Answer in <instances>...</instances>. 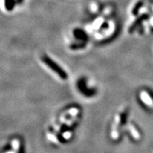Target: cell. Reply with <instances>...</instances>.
Segmentation results:
<instances>
[{
  "label": "cell",
  "instance_id": "6",
  "mask_svg": "<svg viewBox=\"0 0 153 153\" xmlns=\"http://www.w3.org/2000/svg\"><path fill=\"white\" fill-rule=\"evenodd\" d=\"M128 130H129V131L131 132V133L132 134V135H133V137H134V138L136 139V140H138L140 138L139 133H137V130L135 129V128L134 127L133 125L128 126Z\"/></svg>",
  "mask_w": 153,
  "mask_h": 153
},
{
  "label": "cell",
  "instance_id": "8",
  "mask_svg": "<svg viewBox=\"0 0 153 153\" xmlns=\"http://www.w3.org/2000/svg\"><path fill=\"white\" fill-rule=\"evenodd\" d=\"M79 109H78V108H71V109H70L69 111H68V114H69V115H70V116H77V114H78V113H79Z\"/></svg>",
  "mask_w": 153,
  "mask_h": 153
},
{
  "label": "cell",
  "instance_id": "2",
  "mask_svg": "<svg viewBox=\"0 0 153 153\" xmlns=\"http://www.w3.org/2000/svg\"><path fill=\"white\" fill-rule=\"evenodd\" d=\"M140 97L141 100H143L144 104H146L147 106L153 107V101L148 92H146L145 91H141L140 94Z\"/></svg>",
  "mask_w": 153,
  "mask_h": 153
},
{
  "label": "cell",
  "instance_id": "12",
  "mask_svg": "<svg viewBox=\"0 0 153 153\" xmlns=\"http://www.w3.org/2000/svg\"><path fill=\"white\" fill-rule=\"evenodd\" d=\"M119 137V133H118V130H112L111 131V137L114 140H117Z\"/></svg>",
  "mask_w": 153,
  "mask_h": 153
},
{
  "label": "cell",
  "instance_id": "18",
  "mask_svg": "<svg viewBox=\"0 0 153 153\" xmlns=\"http://www.w3.org/2000/svg\"><path fill=\"white\" fill-rule=\"evenodd\" d=\"M6 153H16V152H15V151L12 150V151H8V152H7Z\"/></svg>",
  "mask_w": 153,
  "mask_h": 153
},
{
  "label": "cell",
  "instance_id": "16",
  "mask_svg": "<svg viewBox=\"0 0 153 153\" xmlns=\"http://www.w3.org/2000/svg\"><path fill=\"white\" fill-rule=\"evenodd\" d=\"M60 126H57L55 127V131L57 132V133H58V132H60Z\"/></svg>",
  "mask_w": 153,
  "mask_h": 153
},
{
  "label": "cell",
  "instance_id": "15",
  "mask_svg": "<svg viewBox=\"0 0 153 153\" xmlns=\"http://www.w3.org/2000/svg\"><path fill=\"white\" fill-rule=\"evenodd\" d=\"M108 28V24L106 22H104V24H102V25L101 26V29H107Z\"/></svg>",
  "mask_w": 153,
  "mask_h": 153
},
{
  "label": "cell",
  "instance_id": "9",
  "mask_svg": "<svg viewBox=\"0 0 153 153\" xmlns=\"http://www.w3.org/2000/svg\"><path fill=\"white\" fill-rule=\"evenodd\" d=\"M47 136H48V138L51 141H52V142L55 143H58V142H59L58 139H57V137L55 136L54 134L48 133Z\"/></svg>",
  "mask_w": 153,
  "mask_h": 153
},
{
  "label": "cell",
  "instance_id": "7",
  "mask_svg": "<svg viewBox=\"0 0 153 153\" xmlns=\"http://www.w3.org/2000/svg\"><path fill=\"white\" fill-rule=\"evenodd\" d=\"M11 145H12L13 150L15 151L18 153L19 149H20V140L19 139H14L12 140V143H11Z\"/></svg>",
  "mask_w": 153,
  "mask_h": 153
},
{
  "label": "cell",
  "instance_id": "14",
  "mask_svg": "<svg viewBox=\"0 0 153 153\" xmlns=\"http://www.w3.org/2000/svg\"><path fill=\"white\" fill-rule=\"evenodd\" d=\"M76 119V116H72V118H70V120H67L66 124L67 126H71L72 123L75 121Z\"/></svg>",
  "mask_w": 153,
  "mask_h": 153
},
{
  "label": "cell",
  "instance_id": "4",
  "mask_svg": "<svg viewBox=\"0 0 153 153\" xmlns=\"http://www.w3.org/2000/svg\"><path fill=\"white\" fill-rule=\"evenodd\" d=\"M145 19H146V15H142V16H141L140 17H139L138 19H136V21H135V22L131 25V27H130V28H129L130 33H132V32H133L134 30L136 28L137 26H138V25L140 24V23L142 22L143 20H145Z\"/></svg>",
  "mask_w": 153,
  "mask_h": 153
},
{
  "label": "cell",
  "instance_id": "3",
  "mask_svg": "<svg viewBox=\"0 0 153 153\" xmlns=\"http://www.w3.org/2000/svg\"><path fill=\"white\" fill-rule=\"evenodd\" d=\"M73 34L76 37V38L80 40V41H87L88 36L87 35V33H86L83 30L80 29V28H76V29H74L73 31Z\"/></svg>",
  "mask_w": 153,
  "mask_h": 153
},
{
  "label": "cell",
  "instance_id": "13",
  "mask_svg": "<svg viewBox=\"0 0 153 153\" xmlns=\"http://www.w3.org/2000/svg\"><path fill=\"white\" fill-rule=\"evenodd\" d=\"M62 137H63V138L65 139V140L70 139V138H71V137H72V133L70 131L65 132V133H63Z\"/></svg>",
  "mask_w": 153,
  "mask_h": 153
},
{
  "label": "cell",
  "instance_id": "5",
  "mask_svg": "<svg viewBox=\"0 0 153 153\" xmlns=\"http://www.w3.org/2000/svg\"><path fill=\"white\" fill-rule=\"evenodd\" d=\"M16 2V0H4V5L6 9L9 11H12L14 8Z\"/></svg>",
  "mask_w": 153,
  "mask_h": 153
},
{
  "label": "cell",
  "instance_id": "10",
  "mask_svg": "<svg viewBox=\"0 0 153 153\" xmlns=\"http://www.w3.org/2000/svg\"><path fill=\"white\" fill-rule=\"evenodd\" d=\"M85 46V43H75L73 44V45H71V48L72 49H79V48H82Z\"/></svg>",
  "mask_w": 153,
  "mask_h": 153
},
{
  "label": "cell",
  "instance_id": "1",
  "mask_svg": "<svg viewBox=\"0 0 153 153\" xmlns=\"http://www.w3.org/2000/svg\"><path fill=\"white\" fill-rule=\"evenodd\" d=\"M43 62L45 63L48 67V68H51V70H53L55 72H56V73L58 74L61 78H62V79H66L67 78L66 73L63 71L60 67L57 65L54 61H53L51 59H50L48 56H44L43 57Z\"/></svg>",
  "mask_w": 153,
  "mask_h": 153
},
{
  "label": "cell",
  "instance_id": "17",
  "mask_svg": "<svg viewBox=\"0 0 153 153\" xmlns=\"http://www.w3.org/2000/svg\"><path fill=\"white\" fill-rule=\"evenodd\" d=\"M16 3L18 4H22L23 2H24V0H16Z\"/></svg>",
  "mask_w": 153,
  "mask_h": 153
},
{
  "label": "cell",
  "instance_id": "11",
  "mask_svg": "<svg viewBox=\"0 0 153 153\" xmlns=\"http://www.w3.org/2000/svg\"><path fill=\"white\" fill-rule=\"evenodd\" d=\"M142 6V3L141 2H139L137 3L136 5H135V7H134V9H133V14L134 15H136L137 14V13H138V10L140 8V7Z\"/></svg>",
  "mask_w": 153,
  "mask_h": 153
}]
</instances>
